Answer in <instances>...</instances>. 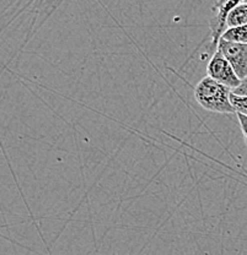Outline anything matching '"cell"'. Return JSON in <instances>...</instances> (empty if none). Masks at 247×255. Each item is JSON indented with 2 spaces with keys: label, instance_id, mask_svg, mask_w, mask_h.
I'll list each match as a JSON object with an SVG mask.
<instances>
[{
  "label": "cell",
  "instance_id": "6da1fadb",
  "mask_svg": "<svg viewBox=\"0 0 247 255\" xmlns=\"http://www.w3.org/2000/svg\"><path fill=\"white\" fill-rule=\"evenodd\" d=\"M231 90L219 84L209 76H206L195 87V100L203 110L213 113H236L231 105Z\"/></svg>",
  "mask_w": 247,
  "mask_h": 255
},
{
  "label": "cell",
  "instance_id": "7a4b0ae2",
  "mask_svg": "<svg viewBox=\"0 0 247 255\" xmlns=\"http://www.w3.org/2000/svg\"><path fill=\"white\" fill-rule=\"evenodd\" d=\"M207 74L209 78H212L219 84L229 87L231 91L238 89L239 85L241 84V80L235 73L231 64L228 62L227 58L217 49L212 59L209 60L208 66H207Z\"/></svg>",
  "mask_w": 247,
  "mask_h": 255
},
{
  "label": "cell",
  "instance_id": "3957f363",
  "mask_svg": "<svg viewBox=\"0 0 247 255\" xmlns=\"http://www.w3.org/2000/svg\"><path fill=\"white\" fill-rule=\"evenodd\" d=\"M217 49L227 58L239 78L241 80L247 78V44L235 43L220 38Z\"/></svg>",
  "mask_w": 247,
  "mask_h": 255
},
{
  "label": "cell",
  "instance_id": "277c9868",
  "mask_svg": "<svg viewBox=\"0 0 247 255\" xmlns=\"http://www.w3.org/2000/svg\"><path fill=\"white\" fill-rule=\"evenodd\" d=\"M244 1H247V0H218V1L215 2V15L211 20L212 34H213L214 43H218V42H219L223 32L227 30V27H225V20H227L228 12H229L235 5Z\"/></svg>",
  "mask_w": 247,
  "mask_h": 255
},
{
  "label": "cell",
  "instance_id": "5b68a950",
  "mask_svg": "<svg viewBox=\"0 0 247 255\" xmlns=\"http://www.w3.org/2000/svg\"><path fill=\"white\" fill-rule=\"evenodd\" d=\"M245 25H247V1L235 5L228 12L227 20H225V27H227V30L228 28L239 27V26Z\"/></svg>",
  "mask_w": 247,
  "mask_h": 255
},
{
  "label": "cell",
  "instance_id": "8992f818",
  "mask_svg": "<svg viewBox=\"0 0 247 255\" xmlns=\"http://www.w3.org/2000/svg\"><path fill=\"white\" fill-rule=\"evenodd\" d=\"M220 38L229 42H235V43L247 44V25L239 26V27L228 28L223 32Z\"/></svg>",
  "mask_w": 247,
  "mask_h": 255
},
{
  "label": "cell",
  "instance_id": "52a82bcc",
  "mask_svg": "<svg viewBox=\"0 0 247 255\" xmlns=\"http://www.w3.org/2000/svg\"><path fill=\"white\" fill-rule=\"evenodd\" d=\"M230 100L236 113L244 114L247 117V96H239L231 91Z\"/></svg>",
  "mask_w": 247,
  "mask_h": 255
},
{
  "label": "cell",
  "instance_id": "ba28073f",
  "mask_svg": "<svg viewBox=\"0 0 247 255\" xmlns=\"http://www.w3.org/2000/svg\"><path fill=\"white\" fill-rule=\"evenodd\" d=\"M236 116H238L241 131H243V135H244V141H245V145L247 147V117L244 116V114H240V113H236Z\"/></svg>",
  "mask_w": 247,
  "mask_h": 255
},
{
  "label": "cell",
  "instance_id": "9c48e42d",
  "mask_svg": "<svg viewBox=\"0 0 247 255\" xmlns=\"http://www.w3.org/2000/svg\"><path fill=\"white\" fill-rule=\"evenodd\" d=\"M233 92L239 96H247V78L244 79L243 81H241V84L239 85L238 89L234 90Z\"/></svg>",
  "mask_w": 247,
  "mask_h": 255
}]
</instances>
